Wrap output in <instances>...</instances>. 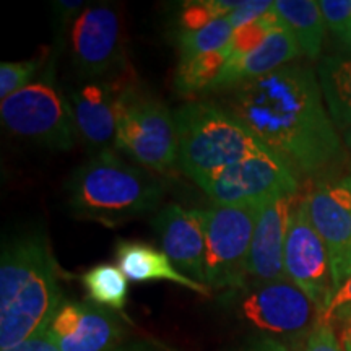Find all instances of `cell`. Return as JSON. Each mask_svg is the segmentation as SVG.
Masks as SVG:
<instances>
[{
  "mask_svg": "<svg viewBox=\"0 0 351 351\" xmlns=\"http://www.w3.org/2000/svg\"><path fill=\"white\" fill-rule=\"evenodd\" d=\"M319 7L327 28L351 52V0H320Z\"/></svg>",
  "mask_w": 351,
  "mask_h": 351,
  "instance_id": "cell-26",
  "label": "cell"
},
{
  "mask_svg": "<svg viewBox=\"0 0 351 351\" xmlns=\"http://www.w3.org/2000/svg\"><path fill=\"white\" fill-rule=\"evenodd\" d=\"M304 200L311 223L327 247L337 293L345 282V267L351 256V174L319 179Z\"/></svg>",
  "mask_w": 351,
  "mask_h": 351,
  "instance_id": "cell-12",
  "label": "cell"
},
{
  "mask_svg": "<svg viewBox=\"0 0 351 351\" xmlns=\"http://www.w3.org/2000/svg\"><path fill=\"white\" fill-rule=\"evenodd\" d=\"M319 85L328 116L341 132L351 129V56H327L320 59Z\"/></svg>",
  "mask_w": 351,
  "mask_h": 351,
  "instance_id": "cell-19",
  "label": "cell"
},
{
  "mask_svg": "<svg viewBox=\"0 0 351 351\" xmlns=\"http://www.w3.org/2000/svg\"><path fill=\"white\" fill-rule=\"evenodd\" d=\"M350 276H351V256H350L348 262H346V267H345V282L350 278Z\"/></svg>",
  "mask_w": 351,
  "mask_h": 351,
  "instance_id": "cell-37",
  "label": "cell"
},
{
  "mask_svg": "<svg viewBox=\"0 0 351 351\" xmlns=\"http://www.w3.org/2000/svg\"><path fill=\"white\" fill-rule=\"evenodd\" d=\"M82 283L96 306L106 307L109 311H122L125 307L129 280L117 265L99 263L91 267L83 274Z\"/></svg>",
  "mask_w": 351,
  "mask_h": 351,
  "instance_id": "cell-22",
  "label": "cell"
},
{
  "mask_svg": "<svg viewBox=\"0 0 351 351\" xmlns=\"http://www.w3.org/2000/svg\"><path fill=\"white\" fill-rule=\"evenodd\" d=\"M0 116L3 125L19 137L62 152L72 150L77 143L72 104L49 77L2 99Z\"/></svg>",
  "mask_w": 351,
  "mask_h": 351,
  "instance_id": "cell-7",
  "label": "cell"
},
{
  "mask_svg": "<svg viewBox=\"0 0 351 351\" xmlns=\"http://www.w3.org/2000/svg\"><path fill=\"white\" fill-rule=\"evenodd\" d=\"M319 319L332 324V326L340 324L341 328L351 327V276L337 289L327 311L319 315Z\"/></svg>",
  "mask_w": 351,
  "mask_h": 351,
  "instance_id": "cell-28",
  "label": "cell"
},
{
  "mask_svg": "<svg viewBox=\"0 0 351 351\" xmlns=\"http://www.w3.org/2000/svg\"><path fill=\"white\" fill-rule=\"evenodd\" d=\"M59 267L43 232L3 244L0 258V348L8 350L47 327L62 295Z\"/></svg>",
  "mask_w": 351,
  "mask_h": 351,
  "instance_id": "cell-2",
  "label": "cell"
},
{
  "mask_svg": "<svg viewBox=\"0 0 351 351\" xmlns=\"http://www.w3.org/2000/svg\"><path fill=\"white\" fill-rule=\"evenodd\" d=\"M39 60H23V62L0 64V98L5 99L16 91L28 86L29 80L36 75Z\"/></svg>",
  "mask_w": 351,
  "mask_h": 351,
  "instance_id": "cell-27",
  "label": "cell"
},
{
  "mask_svg": "<svg viewBox=\"0 0 351 351\" xmlns=\"http://www.w3.org/2000/svg\"><path fill=\"white\" fill-rule=\"evenodd\" d=\"M276 13L295 36L301 54L317 59L322 51L326 21L315 0H276Z\"/></svg>",
  "mask_w": 351,
  "mask_h": 351,
  "instance_id": "cell-20",
  "label": "cell"
},
{
  "mask_svg": "<svg viewBox=\"0 0 351 351\" xmlns=\"http://www.w3.org/2000/svg\"><path fill=\"white\" fill-rule=\"evenodd\" d=\"M241 5V0H195L182 7L179 25L181 32H197L215 20L226 19Z\"/></svg>",
  "mask_w": 351,
  "mask_h": 351,
  "instance_id": "cell-24",
  "label": "cell"
},
{
  "mask_svg": "<svg viewBox=\"0 0 351 351\" xmlns=\"http://www.w3.org/2000/svg\"><path fill=\"white\" fill-rule=\"evenodd\" d=\"M125 77L116 80H93L77 88L70 96L78 137L98 153L116 148L117 111Z\"/></svg>",
  "mask_w": 351,
  "mask_h": 351,
  "instance_id": "cell-14",
  "label": "cell"
},
{
  "mask_svg": "<svg viewBox=\"0 0 351 351\" xmlns=\"http://www.w3.org/2000/svg\"><path fill=\"white\" fill-rule=\"evenodd\" d=\"M215 205H249L298 195L296 171L270 148L199 182Z\"/></svg>",
  "mask_w": 351,
  "mask_h": 351,
  "instance_id": "cell-8",
  "label": "cell"
},
{
  "mask_svg": "<svg viewBox=\"0 0 351 351\" xmlns=\"http://www.w3.org/2000/svg\"><path fill=\"white\" fill-rule=\"evenodd\" d=\"M243 351H288V348L275 339H262Z\"/></svg>",
  "mask_w": 351,
  "mask_h": 351,
  "instance_id": "cell-34",
  "label": "cell"
},
{
  "mask_svg": "<svg viewBox=\"0 0 351 351\" xmlns=\"http://www.w3.org/2000/svg\"><path fill=\"white\" fill-rule=\"evenodd\" d=\"M116 148L155 173H168L179 158L174 114L155 96L124 80L117 111Z\"/></svg>",
  "mask_w": 351,
  "mask_h": 351,
  "instance_id": "cell-5",
  "label": "cell"
},
{
  "mask_svg": "<svg viewBox=\"0 0 351 351\" xmlns=\"http://www.w3.org/2000/svg\"><path fill=\"white\" fill-rule=\"evenodd\" d=\"M153 225L163 252L174 267L194 282L207 287L205 274V234L197 210L168 205L156 215Z\"/></svg>",
  "mask_w": 351,
  "mask_h": 351,
  "instance_id": "cell-16",
  "label": "cell"
},
{
  "mask_svg": "<svg viewBox=\"0 0 351 351\" xmlns=\"http://www.w3.org/2000/svg\"><path fill=\"white\" fill-rule=\"evenodd\" d=\"M83 5H85L83 0H59V2L54 3L56 21L64 25L69 20H75L83 10Z\"/></svg>",
  "mask_w": 351,
  "mask_h": 351,
  "instance_id": "cell-32",
  "label": "cell"
},
{
  "mask_svg": "<svg viewBox=\"0 0 351 351\" xmlns=\"http://www.w3.org/2000/svg\"><path fill=\"white\" fill-rule=\"evenodd\" d=\"M232 34H234V28L226 19L215 20L197 32H181L178 38L179 62L223 49L230 44Z\"/></svg>",
  "mask_w": 351,
  "mask_h": 351,
  "instance_id": "cell-23",
  "label": "cell"
},
{
  "mask_svg": "<svg viewBox=\"0 0 351 351\" xmlns=\"http://www.w3.org/2000/svg\"><path fill=\"white\" fill-rule=\"evenodd\" d=\"M280 23H282V19H280V15L276 13L274 5V8L267 15H263L262 19L252 21L249 25L241 26L239 29H236L230 44H228L231 52L230 59H241V57H244L245 54L256 49L257 46H261L263 43V39L269 36L271 29Z\"/></svg>",
  "mask_w": 351,
  "mask_h": 351,
  "instance_id": "cell-25",
  "label": "cell"
},
{
  "mask_svg": "<svg viewBox=\"0 0 351 351\" xmlns=\"http://www.w3.org/2000/svg\"><path fill=\"white\" fill-rule=\"evenodd\" d=\"M341 333H348V335L351 337V327H345V328H341Z\"/></svg>",
  "mask_w": 351,
  "mask_h": 351,
  "instance_id": "cell-38",
  "label": "cell"
},
{
  "mask_svg": "<svg viewBox=\"0 0 351 351\" xmlns=\"http://www.w3.org/2000/svg\"><path fill=\"white\" fill-rule=\"evenodd\" d=\"M340 341L343 345V351H351V337L348 333H340Z\"/></svg>",
  "mask_w": 351,
  "mask_h": 351,
  "instance_id": "cell-35",
  "label": "cell"
},
{
  "mask_svg": "<svg viewBox=\"0 0 351 351\" xmlns=\"http://www.w3.org/2000/svg\"><path fill=\"white\" fill-rule=\"evenodd\" d=\"M67 192L75 217L114 228L152 213L160 204L163 186L150 173L108 152L77 168Z\"/></svg>",
  "mask_w": 351,
  "mask_h": 351,
  "instance_id": "cell-3",
  "label": "cell"
},
{
  "mask_svg": "<svg viewBox=\"0 0 351 351\" xmlns=\"http://www.w3.org/2000/svg\"><path fill=\"white\" fill-rule=\"evenodd\" d=\"M174 121L179 166L197 184L269 148L243 121L212 103L182 104Z\"/></svg>",
  "mask_w": 351,
  "mask_h": 351,
  "instance_id": "cell-4",
  "label": "cell"
},
{
  "mask_svg": "<svg viewBox=\"0 0 351 351\" xmlns=\"http://www.w3.org/2000/svg\"><path fill=\"white\" fill-rule=\"evenodd\" d=\"M271 8H274V2L271 0H241V5L232 10L226 20L230 21L232 28L239 29L241 26L252 23L263 15H267Z\"/></svg>",
  "mask_w": 351,
  "mask_h": 351,
  "instance_id": "cell-30",
  "label": "cell"
},
{
  "mask_svg": "<svg viewBox=\"0 0 351 351\" xmlns=\"http://www.w3.org/2000/svg\"><path fill=\"white\" fill-rule=\"evenodd\" d=\"M263 205H215L197 210L205 234L208 288H243L247 282L252 236Z\"/></svg>",
  "mask_w": 351,
  "mask_h": 351,
  "instance_id": "cell-6",
  "label": "cell"
},
{
  "mask_svg": "<svg viewBox=\"0 0 351 351\" xmlns=\"http://www.w3.org/2000/svg\"><path fill=\"white\" fill-rule=\"evenodd\" d=\"M112 351H173V350L166 348L165 345L156 343V341L153 340H137V341H130V343L127 345H119Z\"/></svg>",
  "mask_w": 351,
  "mask_h": 351,
  "instance_id": "cell-33",
  "label": "cell"
},
{
  "mask_svg": "<svg viewBox=\"0 0 351 351\" xmlns=\"http://www.w3.org/2000/svg\"><path fill=\"white\" fill-rule=\"evenodd\" d=\"M230 47L197 56L191 60L179 62L174 85L181 95H195L204 91L221 90V82L230 60Z\"/></svg>",
  "mask_w": 351,
  "mask_h": 351,
  "instance_id": "cell-21",
  "label": "cell"
},
{
  "mask_svg": "<svg viewBox=\"0 0 351 351\" xmlns=\"http://www.w3.org/2000/svg\"><path fill=\"white\" fill-rule=\"evenodd\" d=\"M60 351H112L121 343L119 319L106 307L64 301L49 324Z\"/></svg>",
  "mask_w": 351,
  "mask_h": 351,
  "instance_id": "cell-13",
  "label": "cell"
},
{
  "mask_svg": "<svg viewBox=\"0 0 351 351\" xmlns=\"http://www.w3.org/2000/svg\"><path fill=\"white\" fill-rule=\"evenodd\" d=\"M114 252H116L117 267L124 271L129 282H171L192 289L199 295H210L208 287L181 274L165 252L158 251L150 244L142 241L119 239Z\"/></svg>",
  "mask_w": 351,
  "mask_h": 351,
  "instance_id": "cell-17",
  "label": "cell"
},
{
  "mask_svg": "<svg viewBox=\"0 0 351 351\" xmlns=\"http://www.w3.org/2000/svg\"><path fill=\"white\" fill-rule=\"evenodd\" d=\"M2 351H60L59 346H57L54 337L49 332V326L38 330L34 335L26 339L21 343L12 346L8 350Z\"/></svg>",
  "mask_w": 351,
  "mask_h": 351,
  "instance_id": "cell-31",
  "label": "cell"
},
{
  "mask_svg": "<svg viewBox=\"0 0 351 351\" xmlns=\"http://www.w3.org/2000/svg\"><path fill=\"white\" fill-rule=\"evenodd\" d=\"M301 54L295 36L282 21L269 33L261 46L241 59L228 60L221 88L238 86L241 83L256 80L285 67Z\"/></svg>",
  "mask_w": 351,
  "mask_h": 351,
  "instance_id": "cell-18",
  "label": "cell"
},
{
  "mask_svg": "<svg viewBox=\"0 0 351 351\" xmlns=\"http://www.w3.org/2000/svg\"><path fill=\"white\" fill-rule=\"evenodd\" d=\"M70 51L77 70L90 82L116 80L124 75V41L116 8H83L70 29Z\"/></svg>",
  "mask_w": 351,
  "mask_h": 351,
  "instance_id": "cell-9",
  "label": "cell"
},
{
  "mask_svg": "<svg viewBox=\"0 0 351 351\" xmlns=\"http://www.w3.org/2000/svg\"><path fill=\"white\" fill-rule=\"evenodd\" d=\"M298 195L267 202L258 215L249 254L247 275L254 287L288 280L285 270V245Z\"/></svg>",
  "mask_w": 351,
  "mask_h": 351,
  "instance_id": "cell-15",
  "label": "cell"
},
{
  "mask_svg": "<svg viewBox=\"0 0 351 351\" xmlns=\"http://www.w3.org/2000/svg\"><path fill=\"white\" fill-rule=\"evenodd\" d=\"M226 106L296 174L319 178L343 160L320 85L306 65L288 64L241 83L228 96Z\"/></svg>",
  "mask_w": 351,
  "mask_h": 351,
  "instance_id": "cell-1",
  "label": "cell"
},
{
  "mask_svg": "<svg viewBox=\"0 0 351 351\" xmlns=\"http://www.w3.org/2000/svg\"><path fill=\"white\" fill-rule=\"evenodd\" d=\"M304 351H343V345L332 324L319 319L307 335Z\"/></svg>",
  "mask_w": 351,
  "mask_h": 351,
  "instance_id": "cell-29",
  "label": "cell"
},
{
  "mask_svg": "<svg viewBox=\"0 0 351 351\" xmlns=\"http://www.w3.org/2000/svg\"><path fill=\"white\" fill-rule=\"evenodd\" d=\"M285 270L289 282L295 283L314 302L319 314L326 313L335 295L330 261L326 244L311 223L304 197H298L289 219Z\"/></svg>",
  "mask_w": 351,
  "mask_h": 351,
  "instance_id": "cell-10",
  "label": "cell"
},
{
  "mask_svg": "<svg viewBox=\"0 0 351 351\" xmlns=\"http://www.w3.org/2000/svg\"><path fill=\"white\" fill-rule=\"evenodd\" d=\"M345 145H346V148H348V152L351 155V129L348 132H345Z\"/></svg>",
  "mask_w": 351,
  "mask_h": 351,
  "instance_id": "cell-36",
  "label": "cell"
},
{
  "mask_svg": "<svg viewBox=\"0 0 351 351\" xmlns=\"http://www.w3.org/2000/svg\"><path fill=\"white\" fill-rule=\"evenodd\" d=\"M239 311L257 330L289 339L309 335L320 315L314 302L289 280L254 287L243 298Z\"/></svg>",
  "mask_w": 351,
  "mask_h": 351,
  "instance_id": "cell-11",
  "label": "cell"
}]
</instances>
